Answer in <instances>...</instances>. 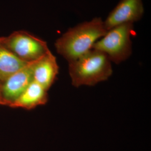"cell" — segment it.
I'll return each instance as SVG.
<instances>
[{
    "mask_svg": "<svg viewBox=\"0 0 151 151\" xmlns=\"http://www.w3.org/2000/svg\"><path fill=\"white\" fill-rule=\"evenodd\" d=\"M32 68L33 81L48 91L59 73L56 57L50 50L40 59L32 62Z\"/></svg>",
    "mask_w": 151,
    "mask_h": 151,
    "instance_id": "7",
    "label": "cell"
},
{
    "mask_svg": "<svg viewBox=\"0 0 151 151\" xmlns=\"http://www.w3.org/2000/svg\"><path fill=\"white\" fill-rule=\"evenodd\" d=\"M2 37H0V42H1V40H2Z\"/></svg>",
    "mask_w": 151,
    "mask_h": 151,
    "instance_id": "11",
    "label": "cell"
},
{
    "mask_svg": "<svg viewBox=\"0 0 151 151\" xmlns=\"http://www.w3.org/2000/svg\"><path fill=\"white\" fill-rule=\"evenodd\" d=\"M0 105H4V101L2 100V99L1 97V91H0Z\"/></svg>",
    "mask_w": 151,
    "mask_h": 151,
    "instance_id": "10",
    "label": "cell"
},
{
    "mask_svg": "<svg viewBox=\"0 0 151 151\" xmlns=\"http://www.w3.org/2000/svg\"><path fill=\"white\" fill-rule=\"evenodd\" d=\"M1 42H0V83L29 63L19 58L4 47Z\"/></svg>",
    "mask_w": 151,
    "mask_h": 151,
    "instance_id": "9",
    "label": "cell"
},
{
    "mask_svg": "<svg viewBox=\"0 0 151 151\" xmlns=\"http://www.w3.org/2000/svg\"><path fill=\"white\" fill-rule=\"evenodd\" d=\"M133 24H125L108 30L92 49L106 54L111 62L116 64L127 60L132 53L131 37Z\"/></svg>",
    "mask_w": 151,
    "mask_h": 151,
    "instance_id": "3",
    "label": "cell"
},
{
    "mask_svg": "<svg viewBox=\"0 0 151 151\" xmlns=\"http://www.w3.org/2000/svg\"><path fill=\"white\" fill-rule=\"evenodd\" d=\"M1 44L27 63L37 60L50 51L45 41L22 30L3 37Z\"/></svg>",
    "mask_w": 151,
    "mask_h": 151,
    "instance_id": "4",
    "label": "cell"
},
{
    "mask_svg": "<svg viewBox=\"0 0 151 151\" xmlns=\"http://www.w3.org/2000/svg\"><path fill=\"white\" fill-rule=\"evenodd\" d=\"M47 90L37 82L32 81L22 92L10 108L32 110L46 104L48 100Z\"/></svg>",
    "mask_w": 151,
    "mask_h": 151,
    "instance_id": "8",
    "label": "cell"
},
{
    "mask_svg": "<svg viewBox=\"0 0 151 151\" xmlns=\"http://www.w3.org/2000/svg\"><path fill=\"white\" fill-rule=\"evenodd\" d=\"M32 63L0 83L1 95L4 105L10 107L33 81Z\"/></svg>",
    "mask_w": 151,
    "mask_h": 151,
    "instance_id": "6",
    "label": "cell"
},
{
    "mask_svg": "<svg viewBox=\"0 0 151 151\" xmlns=\"http://www.w3.org/2000/svg\"><path fill=\"white\" fill-rule=\"evenodd\" d=\"M145 13L143 0H121L104 21L108 30L125 24H133L142 18Z\"/></svg>",
    "mask_w": 151,
    "mask_h": 151,
    "instance_id": "5",
    "label": "cell"
},
{
    "mask_svg": "<svg viewBox=\"0 0 151 151\" xmlns=\"http://www.w3.org/2000/svg\"><path fill=\"white\" fill-rule=\"evenodd\" d=\"M101 17H94L68 29L55 41L57 53L68 63L91 50L93 45L107 32Z\"/></svg>",
    "mask_w": 151,
    "mask_h": 151,
    "instance_id": "1",
    "label": "cell"
},
{
    "mask_svg": "<svg viewBox=\"0 0 151 151\" xmlns=\"http://www.w3.org/2000/svg\"><path fill=\"white\" fill-rule=\"evenodd\" d=\"M68 71L72 84L76 87L94 86L108 80L113 73L111 62L108 56L94 49L68 63Z\"/></svg>",
    "mask_w": 151,
    "mask_h": 151,
    "instance_id": "2",
    "label": "cell"
}]
</instances>
